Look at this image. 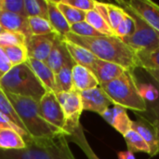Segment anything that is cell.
Here are the masks:
<instances>
[{"mask_svg":"<svg viewBox=\"0 0 159 159\" xmlns=\"http://www.w3.org/2000/svg\"><path fill=\"white\" fill-rule=\"evenodd\" d=\"M12 66L25 63L29 58L26 46H14L3 48Z\"/></svg>","mask_w":159,"mask_h":159,"instance_id":"30","label":"cell"},{"mask_svg":"<svg viewBox=\"0 0 159 159\" xmlns=\"http://www.w3.org/2000/svg\"><path fill=\"white\" fill-rule=\"evenodd\" d=\"M25 146V141L15 129H0V149L19 150Z\"/></svg>","mask_w":159,"mask_h":159,"instance_id":"22","label":"cell"},{"mask_svg":"<svg viewBox=\"0 0 159 159\" xmlns=\"http://www.w3.org/2000/svg\"><path fill=\"white\" fill-rule=\"evenodd\" d=\"M3 75H4V74H3V73H1V72H0V79H1V78H2V77H3Z\"/></svg>","mask_w":159,"mask_h":159,"instance_id":"44","label":"cell"},{"mask_svg":"<svg viewBox=\"0 0 159 159\" xmlns=\"http://www.w3.org/2000/svg\"><path fill=\"white\" fill-rule=\"evenodd\" d=\"M56 96L64 114V132L67 137L81 125L80 116L82 112L84 111L81 96L80 93L75 89L69 92L57 93Z\"/></svg>","mask_w":159,"mask_h":159,"instance_id":"7","label":"cell"},{"mask_svg":"<svg viewBox=\"0 0 159 159\" xmlns=\"http://www.w3.org/2000/svg\"><path fill=\"white\" fill-rule=\"evenodd\" d=\"M71 58L72 57L66 48L64 38L59 35L54 43V46L51 49V52L48 60L45 62L53 71V73L57 75L62 68V66L65 64V62L69 61Z\"/></svg>","mask_w":159,"mask_h":159,"instance_id":"15","label":"cell"},{"mask_svg":"<svg viewBox=\"0 0 159 159\" xmlns=\"http://www.w3.org/2000/svg\"><path fill=\"white\" fill-rule=\"evenodd\" d=\"M0 25L5 31L22 34L26 39L32 35L27 17L0 9Z\"/></svg>","mask_w":159,"mask_h":159,"instance_id":"13","label":"cell"},{"mask_svg":"<svg viewBox=\"0 0 159 159\" xmlns=\"http://www.w3.org/2000/svg\"><path fill=\"white\" fill-rule=\"evenodd\" d=\"M59 9L68 21V23L71 25L84 21L86 20V12L79 10L75 7H73L67 4H64L61 1H55Z\"/></svg>","mask_w":159,"mask_h":159,"instance_id":"28","label":"cell"},{"mask_svg":"<svg viewBox=\"0 0 159 159\" xmlns=\"http://www.w3.org/2000/svg\"><path fill=\"white\" fill-rule=\"evenodd\" d=\"M127 3L159 32V6L150 0H128Z\"/></svg>","mask_w":159,"mask_h":159,"instance_id":"14","label":"cell"},{"mask_svg":"<svg viewBox=\"0 0 159 159\" xmlns=\"http://www.w3.org/2000/svg\"><path fill=\"white\" fill-rule=\"evenodd\" d=\"M70 33H73L79 36H85V37H100L103 35L98 31H96L90 24H89L85 20L71 25Z\"/></svg>","mask_w":159,"mask_h":159,"instance_id":"35","label":"cell"},{"mask_svg":"<svg viewBox=\"0 0 159 159\" xmlns=\"http://www.w3.org/2000/svg\"><path fill=\"white\" fill-rule=\"evenodd\" d=\"M66 139L68 142L70 141L75 143L77 146H79V148L84 152V154L87 156V157L89 159H100L98 157V156L94 153L92 148L90 147L89 142L87 141V138L85 136V133L81 125L75 130H74L69 136H67Z\"/></svg>","mask_w":159,"mask_h":159,"instance_id":"24","label":"cell"},{"mask_svg":"<svg viewBox=\"0 0 159 159\" xmlns=\"http://www.w3.org/2000/svg\"><path fill=\"white\" fill-rule=\"evenodd\" d=\"M73 85L74 89L78 92L100 87L95 75L89 69L78 64H75L73 67Z\"/></svg>","mask_w":159,"mask_h":159,"instance_id":"17","label":"cell"},{"mask_svg":"<svg viewBox=\"0 0 159 159\" xmlns=\"http://www.w3.org/2000/svg\"><path fill=\"white\" fill-rule=\"evenodd\" d=\"M154 122H155V121H154ZM155 123H156V124L157 125V127H158V128H159V122H155Z\"/></svg>","mask_w":159,"mask_h":159,"instance_id":"45","label":"cell"},{"mask_svg":"<svg viewBox=\"0 0 159 159\" xmlns=\"http://www.w3.org/2000/svg\"><path fill=\"white\" fill-rule=\"evenodd\" d=\"M65 44H66V48H67L72 59L75 62V64L84 66V67L89 69L90 71H92L98 58L94 54H92L89 50H88L78 45H75V44L71 43L66 40H65Z\"/></svg>","mask_w":159,"mask_h":159,"instance_id":"20","label":"cell"},{"mask_svg":"<svg viewBox=\"0 0 159 159\" xmlns=\"http://www.w3.org/2000/svg\"><path fill=\"white\" fill-rule=\"evenodd\" d=\"M75 64L71 58L65 62L60 72L55 75L56 94L60 92H69L74 89L73 85V67Z\"/></svg>","mask_w":159,"mask_h":159,"instance_id":"21","label":"cell"},{"mask_svg":"<svg viewBox=\"0 0 159 159\" xmlns=\"http://www.w3.org/2000/svg\"><path fill=\"white\" fill-rule=\"evenodd\" d=\"M24 7L27 18L39 17L48 20L47 0H24Z\"/></svg>","mask_w":159,"mask_h":159,"instance_id":"26","label":"cell"},{"mask_svg":"<svg viewBox=\"0 0 159 159\" xmlns=\"http://www.w3.org/2000/svg\"><path fill=\"white\" fill-rule=\"evenodd\" d=\"M106 7L108 10L109 24L115 33L116 29L118 27L120 22L123 20V19L125 18L127 13L121 7H117L113 4H106Z\"/></svg>","mask_w":159,"mask_h":159,"instance_id":"34","label":"cell"},{"mask_svg":"<svg viewBox=\"0 0 159 159\" xmlns=\"http://www.w3.org/2000/svg\"><path fill=\"white\" fill-rule=\"evenodd\" d=\"M84 111H89L100 116L102 115L111 105H115L112 100L101 87L79 92Z\"/></svg>","mask_w":159,"mask_h":159,"instance_id":"11","label":"cell"},{"mask_svg":"<svg viewBox=\"0 0 159 159\" xmlns=\"http://www.w3.org/2000/svg\"><path fill=\"white\" fill-rule=\"evenodd\" d=\"M63 38L89 50L99 60L118 64L126 70L134 72L140 67L135 51L116 35L85 37L68 33Z\"/></svg>","mask_w":159,"mask_h":159,"instance_id":"1","label":"cell"},{"mask_svg":"<svg viewBox=\"0 0 159 159\" xmlns=\"http://www.w3.org/2000/svg\"><path fill=\"white\" fill-rule=\"evenodd\" d=\"M48 1V21L53 27L54 31L61 36H65L68 33L71 32V26L59 9L57 4L53 0Z\"/></svg>","mask_w":159,"mask_h":159,"instance_id":"19","label":"cell"},{"mask_svg":"<svg viewBox=\"0 0 159 159\" xmlns=\"http://www.w3.org/2000/svg\"><path fill=\"white\" fill-rule=\"evenodd\" d=\"M101 116L123 136L132 129L133 121L128 116L127 109L121 106L114 105L108 108Z\"/></svg>","mask_w":159,"mask_h":159,"instance_id":"12","label":"cell"},{"mask_svg":"<svg viewBox=\"0 0 159 159\" xmlns=\"http://www.w3.org/2000/svg\"><path fill=\"white\" fill-rule=\"evenodd\" d=\"M26 62L31 67L33 72L35 74L37 78L41 81V83L45 86L47 90L53 91L56 94L55 74L46 64V62L40 61L32 58H28Z\"/></svg>","mask_w":159,"mask_h":159,"instance_id":"18","label":"cell"},{"mask_svg":"<svg viewBox=\"0 0 159 159\" xmlns=\"http://www.w3.org/2000/svg\"><path fill=\"white\" fill-rule=\"evenodd\" d=\"M0 129H15L23 138V140L25 141V143L30 142L33 139L27 132H25L24 130H22L21 129H20L18 126H16L15 124H13L10 120H8L7 117H5L1 114H0Z\"/></svg>","mask_w":159,"mask_h":159,"instance_id":"39","label":"cell"},{"mask_svg":"<svg viewBox=\"0 0 159 159\" xmlns=\"http://www.w3.org/2000/svg\"><path fill=\"white\" fill-rule=\"evenodd\" d=\"M127 13V12H126ZM134 32V21L132 18L127 13L123 20L120 22L118 27L115 31V35H116L119 38H125L127 36H129Z\"/></svg>","mask_w":159,"mask_h":159,"instance_id":"37","label":"cell"},{"mask_svg":"<svg viewBox=\"0 0 159 159\" xmlns=\"http://www.w3.org/2000/svg\"><path fill=\"white\" fill-rule=\"evenodd\" d=\"M64 4H67L73 7H75L84 12H88L95 9V2L93 0H61Z\"/></svg>","mask_w":159,"mask_h":159,"instance_id":"38","label":"cell"},{"mask_svg":"<svg viewBox=\"0 0 159 159\" xmlns=\"http://www.w3.org/2000/svg\"><path fill=\"white\" fill-rule=\"evenodd\" d=\"M115 105L130 109L134 113H145L147 110L141 89L138 86L133 71L126 70L118 78L100 86Z\"/></svg>","mask_w":159,"mask_h":159,"instance_id":"4","label":"cell"},{"mask_svg":"<svg viewBox=\"0 0 159 159\" xmlns=\"http://www.w3.org/2000/svg\"><path fill=\"white\" fill-rule=\"evenodd\" d=\"M150 84H152L156 88V95L153 99L146 101V105H147V110L145 113H140L148 119L159 122V83L157 81L154 80L153 78L150 77Z\"/></svg>","mask_w":159,"mask_h":159,"instance_id":"29","label":"cell"},{"mask_svg":"<svg viewBox=\"0 0 159 159\" xmlns=\"http://www.w3.org/2000/svg\"><path fill=\"white\" fill-rule=\"evenodd\" d=\"M4 31H5V30H4V29L2 28V26L0 25V34H2V33H3Z\"/></svg>","mask_w":159,"mask_h":159,"instance_id":"43","label":"cell"},{"mask_svg":"<svg viewBox=\"0 0 159 159\" xmlns=\"http://www.w3.org/2000/svg\"><path fill=\"white\" fill-rule=\"evenodd\" d=\"M38 105L42 117L48 123L64 132L65 117L56 94L48 90L38 102Z\"/></svg>","mask_w":159,"mask_h":159,"instance_id":"8","label":"cell"},{"mask_svg":"<svg viewBox=\"0 0 159 159\" xmlns=\"http://www.w3.org/2000/svg\"><path fill=\"white\" fill-rule=\"evenodd\" d=\"M138 119L132 122V129L138 132L150 148V156L156 157L159 154V128L157 125L143 116L135 113Z\"/></svg>","mask_w":159,"mask_h":159,"instance_id":"9","label":"cell"},{"mask_svg":"<svg viewBox=\"0 0 159 159\" xmlns=\"http://www.w3.org/2000/svg\"><path fill=\"white\" fill-rule=\"evenodd\" d=\"M60 34L51 33L43 35H31L26 39V48L29 58L46 61L51 52L54 43Z\"/></svg>","mask_w":159,"mask_h":159,"instance_id":"10","label":"cell"},{"mask_svg":"<svg viewBox=\"0 0 159 159\" xmlns=\"http://www.w3.org/2000/svg\"><path fill=\"white\" fill-rule=\"evenodd\" d=\"M28 22L32 32V35H43L56 33L49 21L46 19L39 17H30L28 18Z\"/></svg>","mask_w":159,"mask_h":159,"instance_id":"31","label":"cell"},{"mask_svg":"<svg viewBox=\"0 0 159 159\" xmlns=\"http://www.w3.org/2000/svg\"><path fill=\"white\" fill-rule=\"evenodd\" d=\"M0 9L27 17L24 7V0H0Z\"/></svg>","mask_w":159,"mask_h":159,"instance_id":"36","label":"cell"},{"mask_svg":"<svg viewBox=\"0 0 159 159\" xmlns=\"http://www.w3.org/2000/svg\"><path fill=\"white\" fill-rule=\"evenodd\" d=\"M136 55L141 68L144 70L159 69V48L150 52L137 53Z\"/></svg>","mask_w":159,"mask_h":159,"instance_id":"32","label":"cell"},{"mask_svg":"<svg viewBox=\"0 0 159 159\" xmlns=\"http://www.w3.org/2000/svg\"><path fill=\"white\" fill-rule=\"evenodd\" d=\"M0 114L3 115L5 117H7L8 120H10L13 124L18 126L20 129H21L22 130L27 132L23 123L21 122L20 118L19 117V116L16 113L14 107L12 106L11 102L7 99L5 91L1 89V87H0Z\"/></svg>","mask_w":159,"mask_h":159,"instance_id":"23","label":"cell"},{"mask_svg":"<svg viewBox=\"0 0 159 159\" xmlns=\"http://www.w3.org/2000/svg\"><path fill=\"white\" fill-rule=\"evenodd\" d=\"M148 74V76L153 78L154 80L157 81L159 83V69L156 70H145Z\"/></svg>","mask_w":159,"mask_h":159,"instance_id":"42","label":"cell"},{"mask_svg":"<svg viewBox=\"0 0 159 159\" xmlns=\"http://www.w3.org/2000/svg\"><path fill=\"white\" fill-rule=\"evenodd\" d=\"M5 93L32 138L49 139L65 135L62 130L53 127L42 117L38 102L31 98Z\"/></svg>","mask_w":159,"mask_h":159,"instance_id":"3","label":"cell"},{"mask_svg":"<svg viewBox=\"0 0 159 159\" xmlns=\"http://www.w3.org/2000/svg\"><path fill=\"white\" fill-rule=\"evenodd\" d=\"M1 89L17 96L31 98L40 102L48 91L27 62L13 66L0 79Z\"/></svg>","mask_w":159,"mask_h":159,"instance_id":"5","label":"cell"},{"mask_svg":"<svg viewBox=\"0 0 159 159\" xmlns=\"http://www.w3.org/2000/svg\"><path fill=\"white\" fill-rule=\"evenodd\" d=\"M12 64L10 63L7 54L5 53L4 49L2 48H0V72L3 73L4 75L7 74L11 68H12Z\"/></svg>","mask_w":159,"mask_h":159,"instance_id":"40","label":"cell"},{"mask_svg":"<svg viewBox=\"0 0 159 159\" xmlns=\"http://www.w3.org/2000/svg\"><path fill=\"white\" fill-rule=\"evenodd\" d=\"M120 7L132 18L134 32L122 40L132 48L135 53L150 52L159 48V32L153 28L139 13H137L126 0H117Z\"/></svg>","mask_w":159,"mask_h":159,"instance_id":"6","label":"cell"},{"mask_svg":"<svg viewBox=\"0 0 159 159\" xmlns=\"http://www.w3.org/2000/svg\"><path fill=\"white\" fill-rule=\"evenodd\" d=\"M118 159H136L133 153L129 151H121L117 153Z\"/></svg>","mask_w":159,"mask_h":159,"instance_id":"41","label":"cell"},{"mask_svg":"<svg viewBox=\"0 0 159 159\" xmlns=\"http://www.w3.org/2000/svg\"><path fill=\"white\" fill-rule=\"evenodd\" d=\"M125 71L126 69L118 64L98 59L91 72L95 75L101 86L118 78Z\"/></svg>","mask_w":159,"mask_h":159,"instance_id":"16","label":"cell"},{"mask_svg":"<svg viewBox=\"0 0 159 159\" xmlns=\"http://www.w3.org/2000/svg\"><path fill=\"white\" fill-rule=\"evenodd\" d=\"M85 21H87L96 31H98L103 35H115V33L110 27V25L95 9L86 12Z\"/></svg>","mask_w":159,"mask_h":159,"instance_id":"27","label":"cell"},{"mask_svg":"<svg viewBox=\"0 0 159 159\" xmlns=\"http://www.w3.org/2000/svg\"><path fill=\"white\" fill-rule=\"evenodd\" d=\"M124 139L127 143L128 151L131 153H138V152H143L148 155H150V148L148 144L145 143V141L143 139V137L136 132L134 129H130L128 131L124 136Z\"/></svg>","mask_w":159,"mask_h":159,"instance_id":"25","label":"cell"},{"mask_svg":"<svg viewBox=\"0 0 159 159\" xmlns=\"http://www.w3.org/2000/svg\"><path fill=\"white\" fill-rule=\"evenodd\" d=\"M0 159H75L65 135L49 139H34L19 150L0 149Z\"/></svg>","mask_w":159,"mask_h":159,"instance_id":"2","label":"cell"},{"mask_svg":"<svg viewBox=\"0 0 159 159\" xmlns=\"http://www.w3.org/2000/svg\"><path fill=\"white\" fill-rule=\"evenodd\" d=\"M26 37L22 34L4 31L0 34V48H7L14 46H25Z\"/></svg>","mask_w":159,"mask_h":159,"instance_id":"33","label":"cell"}]
</instances>
